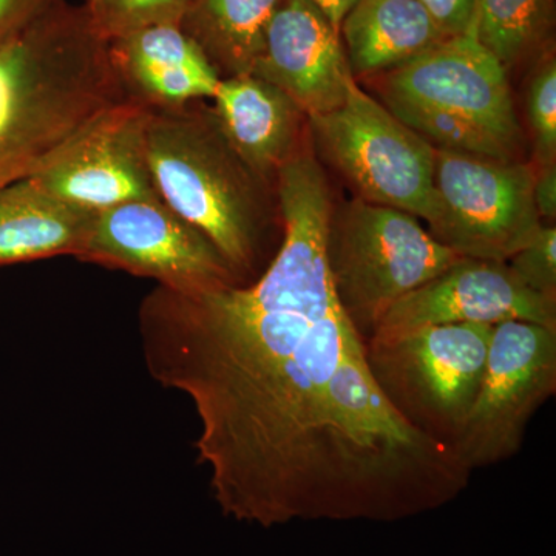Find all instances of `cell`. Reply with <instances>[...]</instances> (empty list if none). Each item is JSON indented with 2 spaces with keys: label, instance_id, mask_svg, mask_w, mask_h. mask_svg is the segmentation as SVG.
Wrapping results in <instances>:
<instances>
[{
  "label": "cell",
  "instance_id": "1",
  "mask_svg": "<svg viewBox=\"0 0 556 556\" xmlns=\"http://www.w3.org/2000/svg\"><path fill=\"white\" fill-rule=\"evenodd\" d=\"M278 201L283 241L255 283L159 287L139 306L146 368L192 404L214 500L262 527L393 522L444 507L471 471L408 426L372 379L329 278L331 193L294 181Z\"/></svg>",
  "mask_w": 556,
  "mask_h": 556
},
{
  "label": "cell",
  "instance_id": "2",
  "mask_svg": "<svg viewBox=\"0 0 556 556\" xmlns=\"http://www.w3.org/2000/svg\"><path fill=\"white\" fill-rule=\"evenodd\" d=\"M371 78L380 102L434 149L518 161L522 130L507 70L473 31Z\"/></svg>",
  "mask_w": 556,
  "mask_h": 556
},
{
  "label": "cell",
  "instance_id": "3",
  "mask_svg": "<svg viewBox=\"0 0 556 556\" xmlns=\"http://www.w3.org/2000/svg\"><path fill=\"white\" fill-rule=\"evenodd\" d=\"M152 110L146 150L160 199L218 249L237 277L262 248V179L237 155L214 112Z\"/></svg>",
  "mask_w": 556,
  "mask_h": 556
},
{
  "label": "cell",
  "instance_id": "4",
  "mask_svg": "<svg viewBox=\"0 0 556 556\" xmlns=\"http://www.w3.org/2000/svg\"><path fill=\"white\" fill-rule=\"evenodd\" d=\"M459 258L408 212L361 199L332 207L329 278L340 309L364 342L397 300Z\"/></svg>",
  "mask_w": 556,
  "mask_h": 556
},
{
  "label": "cell",
  "instance_id": "5",
  "mask_svg": "<svg viewBox=\"0 0 556 556\" xmlns=\"http://www.w3.org/2000/svg\"><path fill=\"white\" fill-rule=\"evenodd\" d=\"M493 327L427 325L372 334L365 358L383 397L408 426L455 450L473 407Z\"/></svg>",
  "mask_w": 556,
  "mask_h": 556
},
{
  "label": "cell",
  "instance_id": "6",
  "mask_svg": "<svg viewBox=\"0 0 556 556\" xmlns=\"http://www.w3.org/2000/svg\"><path fill=\"white\" fill-rule=\"evenodd\" d=\"M321 155L356 190V199L430 222L434 148L358 87L338 109L309 116Z\"/></svg>",
  "mask_w": 556,
  "mask_h": 556
},
{
  "label": "cell",
  "instance_id": "7",
  "mask_svg": "<svg viewBox=\"0 0 556 556\" xmlns=\"http://www.w3.org/2000/svg\"><path fill=\"white\" fill-rule=\"evenodd\" d=\"M535 170L434 149V212L428 232L459 257L507 262L543 225L533 203Z\"/></svg>",
  "mask_w": 556,
  "mask_h": 556
},
{
  "label": "cell",
  "instance_id": "8",
  "mask_svg": "<svg viewBox=\"0 0 556 556\" xmlns=\"http://www.w3.org/2000/svg\"><path fill=\"white\" fill-rule=\"evenodd\" d=\"M556 393V329L508 320L493 327L477 399L456 455L468 470L517 455L527 426Z\"/></svg>",
  "mask_w": 556,
  "mask_h": 556
},
{
  "label": "cell",
  "instance_id": "9",
  "mask_svg": "<svg viewBox=\"0 0 556 556\" xmlns=\"http://www.w3.org/2000/svg\"><path fill=\"white\" fill-rule=\"evenodd\" d=\"M76 258L153 278L159 287L186 294L239 283L212 241L163 200L94 212Z\"/></svg>",
  "mask_w": 556,
  "mask_h": 556
},
{
  "label": "cell",
  "instance_id": "10",
  "mask_svg": "<svg viewBox=\"0 0 556 556\" xmlns=\"http://www.w3.org/2000/svg\"><path fill=\"white\" fill-rule=\"evenodd\" d=\"M152 110L138 98L115 102L62 142L30 178L51 195L90 212L161 200L146 150Z\"/></svg>",
  "mask_w": 556,
  "mask_h": 556
},
{
  "label": "cell",
  "instance_id": "11",
  "mask_svg": "<svg viewBox=\"0 0 556 556\" xmlns=\"http://www.w3.org/2000/svg\"><path fill=\"white\" fill-rule=\"evenodd\" d=\"M533 321L556 329V302L522 283L507 262L460 257L438 277L397 300L372 334L427 325Z\"/></svg>",
  "mask_w": 556,
  "mask_h": 556
},
{
  "label": "cell",
  "instance_id": "12",
  "mask_svg": "<svg viewBox=\"0 0 556 556\" xmlns=\"http://www.w3.org/2000/svg\"><path fill=\"white\" fill-rule=\"evenodd\" d=\"M252 75L268 80L306 116L338 109L354 83L338 30L309 0H283Z\"/></svg>",
  "mask_w": 556,
  "mask_h": 556
},
{
  "label": "cell",
  "instance_id": "13",
  "mask_svg": "<svg viewBox=\"0 0 556 556\" xmlns=\"http://www.w3.org/2000/svg\"><path fill=\"white\" fill-rule=\"evenodd\" d=\"M126 89L153 109H181L214 98L219 73L181 25H160L110 43Z\"/></svg>",
  "mask_w": 556,
  "mask_h": 556
},
{
  "label": "cell",
  "instance_id": "14",
  "mask_svg": "<svg viewBox=\"0 0 556 556\" xmlns=\"http://www.w3.org/2000/svg\"><path fill=\"white\" fill-rule=\"evenodd\" d=\"M215 118L241 161L262 181L295 152L305 113L283 90L254 75L229 76L215 91Z\"/></svg>",
  "mask_w": 556,
  "mask_h": 556
},
{
  "label": "cell",
  "instance_id": "15",
  "mask_svg": "<svg viewBox=\"0 0 556 556\" xmlns=\"http://www.w3.org/2000/svg\"><path fill=\"white\" fill-rule=\"evenodd\" d=\"M339 33L354 79L396 68L448 38L416 0H357Z\"/></svg>",
  "mask_w": 556,
  "mask_h": 556
},
{
  "label": "cell",
  "instance_id": "16",
  "mask_svg": "<svg viewBox=\"0 0 556 556\" xmlns=\"http://www.w3.org/2000/svg\"><path fill=\"white\" fill-rule=\"evenodd\" d=\"M94 212L72 206L28 177L0 190V266L78 255Z\"/></svg>",
  "mask_w": 556,
  "mask_h": 556
},
{
  "label": "cell",
  "instance_id": "17",
  "mask_svg": "<svg viewBox=\"0 0 556 556\" xmlns=\"http://www.w3.org/2000/svg\"><path fill=\"white\" fill-rule=\"evenodd\" d=\"M283 0H192L181 28L215 68L252 75L270 20Z\"/></svg>",
  "mask_w": 556,
  "mask_h": 556
},
{
  "label": "cell",
  "instance_id": "18",
  "mask_svg": "<svg viewBox=\"0 0 556 556\" xmlns=\"http://www.w3.org/2000/svg\"><path fill=\"white\" fill-rule=\"evenodd\" d=\"M555 0H475L471 31L504 68L535 54L551 35Z\"/></svg>",
  "mask_w": 556,
  "mask_h": 556
},
{
  "label": "cell",
  "instance_id": "19",
  "mask_svg": "<svg viewBox=\"0 0 556 556\" xmlns=\"http://www.w3.org/2000/svg\"><path fill=\"white\" fill-rule=\"evenodd\" d=\"M192 0H86L84 17L91 33L112 43L160 25H181Z\"/></svg>",
  "mask_w": 556,
  "mask_h": 556
},
{
  "label": "cell",
  "instance_id": "20",
  "mask_svg": "<svg viewBox=\"0 0 556 556\" xmlns=\"http://www.w3.org/2000/svg\"><path fill=\"white\" fill-rule=\"evenodd\" d=\"M527 112L540 166L556 160V62L547 54L533 72L527 91Z\"/></svg>",
  "mask_w": 556,
  "mask_h": 556
},
{
  "label": "cell",
  "instance_id": "21",
  "mask_svg": "<svg viewBox=\"0 0 556 556\" xmlns=\"http://www.w3.org/2000/svg\"><path fill=\"white\" fill-rule=\"evenodd\" d=\"M507 265L530 291L556 302L555 223H543L529 243L507 260Z\"/></svg>",
  "mask_w": 556,
  "mask_h": 556
},
{
  "label": "cell",
  "instance_id": "22",
  "mask_svg": "<svg viewBox=\"0 0 556 556\" xmlns=\"http://www.w3.org/2000/svg\"><path fill=\"white\" fill-rule=\"evenodd\" d=\"M58 3L60 0H0V49Z\"/></svg>",
  "mask_w": 556,
  "mask_h": 556
},
{
  "label": "cell",
  "instance_id": "23",
  "mask_svg": "<svg viewBox=\"0 0 556 556\" xmlns=\"http://www.w3.org/2000/svg\"><path fill=\"white\" fill-rule=\"evenodd\" d=\"M448 38L466 35L473 27L475 0H416Z\"/></svg>",
  "mask_w": 556,
  "mask_h": 556
},
{
  "label": "cell",
  "instance_id": "24",
  "mask_svg": "<svg viewBox=\"0 0 556 556\" xmlns=\"http://www.w3.org/2000/svg\"><path fill=\"white\" fill-rule=\"evenodd\" d=\"M533 203L543 223L556 219V164H543L533 179Z\"/></svg>",
  "mask_w": 556,
  "mask_h": 556
},
{
  "label": "cell",
  "instance_id": "25",
  "mask_svg": "<svg viewBox=\"0 0 556 556\" xmlns=\"http://www.w3.org/2000/svg\"><path fill=\"white\" fill-rule=\"evenodd\" d=\"M309 2L327 17L334 30L340 31V25L351 9L356 5L357 0H309Z\"/></svg>",
  "mask_w": 556,
  "mask_h": 556
}]
</instances>
